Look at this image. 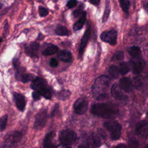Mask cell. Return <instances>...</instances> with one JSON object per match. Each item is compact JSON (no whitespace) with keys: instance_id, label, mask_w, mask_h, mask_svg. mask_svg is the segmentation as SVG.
Segmentation results:
<instances>
[{"instance_id":"cell-1","label":"cell","mask_w":148,"mask_h":148,"mask_svg":"<svg viewBox=\"0 0 148 148\" xmlns=\"http://www.w3.org/2000/svg\"><path fill=\"white\" fill-rule=\"evenodd\" d=\"M93 114L104 119H112L117 116L119 109L116 105L107 103H98L94 104L91 109Z\"/></svg>"},{"instance_id":"cell-2","label":"cell","mask_w":148,"mask_h":148,"mask_svg":"<svg viewBox=\"0 0 148 148\" xmlns=\"http://www.w3.org/2000/svg\"><path fill=\"white\" fill-rule=\"evenodd\" d=\"M110 79L107 76H101L98 77L94 82L92 86V92L97 100L104 99L107 95V91L109 84Z\"/></svg>"},{"instance_id":"cell-3","label":"cell","mask_w":148,"mask_h":148,"mask_svg":"<svg viewBox=\"0 0 148 148\" xmlns=\"http://www.w3.org/2000/svg\"><path fill=\"white\" fill-rule=\"evenodd\" d=\"M31 87L35 92L43 96L46 99H49L52 97L53 90L49 86L45 79L37 77L31 84Z\"/></svg>"},{"instance_id":"cell-4","label":"cell","mask_w":148,"mask_h":148,"mask_svg":"<svg viewBox=\"0 0 148 148\" xmlns=\"http://www.w3.org/2000/svg\"><path fill=\"white\" fill-rule=\"evenodd\" d=\"M104 127L110 132V137L112 140H117L120 138L121 132V127L116 121H109L103 123Z\"/></svg>"},{"instance_id":"cell-5","label":"cell","mask_w":148,"mask_h":148,"mask_svg":"<svg viewBox=\"0 0 148 148\" xmlns=\"http://www.w3.org/2000/svg\"><path fill=\"white\" fill-rule=\"evenodd\" d=\"M77 139L76 133L70 130H62L59 135L61 143L65 146H68L74 143Z\"/></svg>"},{"instance_id":"cell-6","label":"cell","mask_w":148,"mask_h":148,"mask_svg":"<svg viewBox=\"0 0 148 148\" xmlns=\"http://www.w3.org/2000/svg\"><path fill=\"white\" fill-rule=\"evenodd\" d=\"M22 136V134L18 131H14L9 133L5 139L4 146L10 148L21 140Z\"/></svg>"},{"instance_id":"cell-7","label":"cell","mask_w":148,"mask_h":148,"mask_svg":"<svg viewBox=\"0 0 148 148\" xmlns=\"http://www.w3.org/2000/svg\"><path fill=\"white\" fill-rule=\"evenodd\" d=\"M47 111L46 110H41L38 112L35 117L34 124V128L36 130H42L45 125L47 120Z\"/></svg>"},{"instance_id":"cell-8","label":"cell","mask_w":148,"mask_h":148,"mask_svg":"<svg viewBox=\"0 0 148 148\" xmlns=\"http://www.w3.org/2000/svg\"><path fill=\"white\" fill-rule=\"evenodd\" d=\"M88 108V101L85 97H80L76 100L73 105V109L77 114H83Z\"/></svg>"},{"instance_id":"cell-9","label":"cell","mask_w":148,"mask_h":148,"mask_svg":"<svg viewBox=\"0 0 148 148\" xmlns=\"http://www.w3.org/2000/svg\"><path fill=\"white\" fill-rule=\"evenodd\" d=\"M100 38L102 41L111 45H114L117 42V32L114 29L104 31L101 34Z\"/></svg>"},{"instance_id":"cell-10","label":"cell","mask_w":148,"mask_h":148,"mask_svg":"<svg viewBox=\"0 0 148 148\" xmlns=\"http://www.w3.org/2000/svg\"><path fill=\"white\" fill-rule=\"evenodd\" d=\"M40 44L36 42H32L25 46V54L32 58L37 57L39 50Z\"/></svg>"},{"instance_id":"cell-11","label":"cell","mask_w":148,"mask_h":148,"mask_svg":"<svg viewBox=\"0 0 148 148\" xmlns=\"http://www.w3.org/2000/svg\"><path fill=\"white\" fill-rule=\"evenodd\" d=\"M136 134L142 137H146L148 135V123L145 120L139 121L135 127Z\"/></svg>"},{"instance_id":"cell-12","label":"cell","mask_w":148,"mask_h":148,"mask_svg":"<svg viewBox=\"0 0 148 148\" xmlns=\"http://www.w3.org/2000/svg\"><path fill=\"white\" fill-rule=\"evenodd\" d=\"M13 99L14 100L17 108L21 112H23L25 109L26 101L24 97L20 93L14 92Z\"/></svg>"},{"instance_id":"cell-13","label":"cell","mask_w":148,"mask_h":148,"mask_svg":"<svg viewBox=\"0 0 148 148\" xmlns=\"http://www.w3.org/2000/svg\"><path fill=\"white\" fill-rule=\"evenodd\" d=\"M110 93L112 97L117 100L123 101L127 99V97L123 93L120 87L116 84H114L112 86Z\"/></svg>"},{"instance_id":"cell-14","label":"cell","mask_w":148,"mask_h":148,"mask_svg":"<svg viewBox=\"0 0 148 148\" xmlns=\"http://www.w3.org/2000/svg\"><path fill=\"white\" fill-rule=\"evenodd\" d=\"M119 87L124 91L128 92L132 90V83L129 77H122L119 81Z\"/></svg>"},{"instance_id":"cell-15","label":"cell","mask_w":148,"mask_h":148,"mask_svg":"<svg viewBox=\"0 0 148 148\" xmlns=\"http://www.w3.org/2000/svg\"><path fill=\"white\" fill-rule=\"evenodd\" d=\"M90 36V28L88 27L80 41V43L79 46V56H82V55L83 54V53L87 45V43L88 40Z\"/></svg>"},{"instance_id":"cell-16","label":"cell","mask_w":148,"mask_h":148,"mask_svg":"<svg viewBox=\"0 0 148 148\" xmlns=\"http://www.w3.org/2000/svg\"><path fill=\"white\" fill-rule=\"evenodd\" d=\"M54 135V131H51L46 135L44 140V148H57L53 142Z\"/></svg>"},{"instance_id":"cell-17","label":"cell","mask_w":148,"mask_h":148,"mask_svg":"<svg viewBox=\"0 0 148 148\" xmlns=\"http://www.w3.org/2000/svg\"><path fill=\"white\" fill-rule=\"evenodd\" d=\"M58 58L65 62H71L72 61V56L70 51L65 50H60L57 54Z\"/></svg>"},{"instance_id":"cell-18","label":"cell","mask_w":148,"mask_h":148,"mask_svg":"<svg viewBox=\"0 0 148 148\" xmlns=\"http://www.w3.org/2000/svg\"><path fill=\"white\" fill-rule=\"evenodd\" d=\"M58 51V47L57 46L51 44V43H46L45 44V46L42 50V54L43 56H49L56 53Z\"/></svg>"},{"instance_id":"cell-19","label":"cell","mask_w":148,"mask_h":148,"mask_svg":"<svg viewBox=\"0 0 148 148\" xmlns=\"http://www.w3.org/2000/svg\"><path fill=\"white\" fill-rule=\"evenodd\" d=\"M86 15H87L86 12H83L79 20L73 24V29L75 31L80 30V29L82 28V27L84 25V24L86 22Z\"/></svg>"},{"instance_id":"cell-20","label":"cell","mask_w":148,"mask_h":148,"mask_svg":"<svg viewBox=\"0 0 148 148\" xmlns=\"http://www.w3.org/2000/svg\"><path fill=\"white\" fill-rule=\"evenodd\" d=\"M144 68V62L143 61L138 59L132 62V70L135 73H140Z\"/></svg>"},{"instance_id":"cell-21","label":"cell","mask_w":148,"mask_h":148,"mask_svg":"<svg viewBox=\"0 0 148 148\" xmlns=\"http://www.w3.org/2000/svg\"><path fill=\"white\" fill-rule=\"evenodd\" d=\"M36 76L31 73H25V72L22 73L17 79L19 80L23 83H26L28 82H32L35 79H36Z\"/></svg>"},{"instance_id":"cell-22","label":"cell","mask_w":148,"mask_h":148,"mask_svg":"<svg viewBox=\"0 0 148 148\" xmlns=\"http://www.w3.org/2000/svg\"><path fill=\"white\" fill-rule=\"evenodd\" d=\"M128 52L130 56L134 59H139L141 56V50L139 47L137 46H132L131 47L129 50Z\"/></svg>"},{"instance_id":"cell-23","label":"cell","mask_w":148,"mask_h":148,"mask_svg":"<svg viewBox=\"0 0 148 148\" xmlns=\"http://www.w3.org/2000/svg\"><path fill=\"white\" fill-rule=\"evenodd\" d=\"M55 34L59 36H68L70 34L69 30L64 26L58 25L55 29Z\"/></svg>"},{"instance_id":"cell-24","label":"cell","mask_w":148,"mask_h":148,"mask_svg":"<svg viewBox=\"0 0 148 148\" xmlns=\"http://www.w3.org/2000/svg\"><path fill=\"white\" fill-rule=\"evenodd\" d=\"M70 95H71V92L69 91L66 90H62L59 91L58 92H57L56 96L58 99L62 100V101H65L68 98H69Z\"/></svg>"},{"instance_id":"cell-25","label":"cell","mask_w":148,"mask_h":148,"mask_svg":"<svg viewBox=\"0 0 148 148\" xmlns=\"http://www.w3.org/2000/svg\"><path fill=\"white\" fill-rule=\"evenodd\" d=\"M109 73L114 79H117L119 76V68L116 66H111L109 69Z\"/></svg>"},{"instance_id":"cell-26","label":"cell","mask_w":148,"mask_h":148,"mask_svg":"<svg viewBox=\"0 0 148 148\" xmlns=\"http://www.w3.org/2000/svg\"><path fill=\"white\" fill-rule=\"evenodd\" d=\"M110 11V8L109 1H106V5H105V11H104L103 15V17H102V22L103 23L105 22L108 20V18L109 16Z\"/></svg>"},{"instance_id":"cell-27","label":"cell","mask_w":148,"mask_h":148,"mask_svg":"<svg viewBox=\"0 0 148 148\" xmlns=\"http://www.w3.org/2000/svg\"><path fill=\"white\" fill-rule=\"evenodd\" d=\"M119 3H120V7L121 8L123 11L124 13L128 14V9H129L130 5V1H127V0H120Z\"/></svg>"},{"instance_id":"cell-28","label":"cell","mask_w":148,"mask_h":148,"mask_svg":"<svg viewBox=\"0 0 148 148\" xmlns=\"http://www.w3.org/2000/svg\"><path fill=\"white\" fill-rule=\"evenodd\" d=\"M118 68L119 70V72L121 75H125L130 71V68H129L128 64L124 62H121L119 64V68Z\"/></svg>"},{"instance_id":"cell-29","label":"cell","mask_w":148,"mask_h":148,"mask_svg":"<svg viewBox=\"0 0 148 148\" xmlns=\"http://www.w3.org/2000/svg\"><path fill=\"white\" fill-rule=\"evenodd\" d=\"M8 116L7 114L3 115L0 118V131H3L6 127Z\"/></svg>"},{"instance_id":"cell-30","label":"cell","mask_w":148,"mask_h":148,"mask_svg":"<svg viewBox=\"0 0 148 148\" xmlns=\"http://www.w3.org/2000/svg\"><path fill=\"white\" fill-rule=\"evenodd\" d=\"M124 59V53L122 51H117L114 53L111 60L112 61H121Z\"/></svg>"},{"instance_id":"cell-31","label":"cell","mask_w":148,"mask_h":148,"mask_svg":"<svg viewBox=\"0 0 148 148\" xmlns=\"http://www.w3.org/2000/svg\"><path fill=\"white\" fill-rule=\"evenodd\" d=\"M92 136V140L94 143L95 147H98L101 145V139L100 136L96 134L92 133L91 135Z\"/></svg>"},{"instance_id":"cell-32","label":"cell","mask_w":148,"mask_h":148,"mask_svg":"<svg viewBox=\"0 0 148 148\" xmlns=\"http://www.w3.org/2000/svg\"><path fill=\"white\" fill-rule=\"evenodd\" d=\"M38 12H39V14L40 16L42 17H44L46 16L49 13L48 10L46 8H45L44 7H42V6H39V7Z\"/></svg>"},{"instance_id":"cell-33","label":"cell","mask_w":148,"mask_h":148,"mask_svg":"<svg viewBox=\"0 0 148 148\" xmlns=\"http://www.w3.org/2000/svg\"><path fill=\"white\" fill-rule=\"evenodd\" d=\"M139 146V142L135 139H131L128 142L129 148H138Z\"/></svg>"},{"instance_id":"cell-34","label":"cell","mask_w":148,"mask_h":148,"mask_svg":"<svg viewBox=\"0 0 148 148\" xmlns=\"http://www.w3.org/2000/svg\"><path fill=\"white\" fill-rule=\"evenodd\" d=\"M82 5H83V4H82V5H80V7H79L77 9H76V10H75V11L73 12L72 15H73V16L75 18H77V17H79L80 14H82V11H83V6Z\"/></svg>"},{"instance_id":"cell-35","label":"cell","mask_w":148,"mask_h":148,"mask_svg":"<svg viewBox=\"0 0 148 148\" xmlns=\"http://www.w3.org/2000/svg\"><path fill=\"white\" fill-rule=\"evenodd\" d=\"M49 64L50 65L53 67V68H56L58 65V62L57 61V60L54 58H52L50 59V62H49Z\"/></svg>"},{"instance_id":"cell-36","label":"cell","mask_w":148,"mask_h":148,"mask_svg":"<svg viewBox=\"0 0 148 148\" xmlns=\"http://www.w3.org/2000/svg\"><path fill=\"white\" fill-rule=\"evenodd\" d=\"M77 4V1L75 0H71V1H69L67 3H66V6L68 8H73V7H75Z\"/></svg>"},{"instance_id":"cell-37","label":"cell","mask_w":148,"mask_h":148,"mask_svg":"<svg viewBox=\"0 0 148 148\" xmlns=\"http://www.w3.org/2000/svg\"><path fill=\"white\" fill-rule=\"evenodd\" d=\"M32 96L34 99H35V100H39L40 99V95L35 91H34L32 92Z\"/></svg>"},{"instance_id":"cell-38","label":"cell","mask_w":148,"mask_h":148,"mask_svg":"<svg viewBox=\"0 0 148 148\" xmlns=\"http://www.w3.org/2000/svg\"><path fill=\"white\" fill-rule=\"evenodd\" d=\"M134 81H135V82H134V85H135V86L136 87H139L140 86V85H141L140 83H141V80H140L138 77L135 78Z\"/></svg>"},{"instance_id":"cell-39","label":"cell","mask_w":148,"mask_h":148,"mask_svg":"<svg viewBox=\"0 0 148 148\" xmlns=\"http://www.w3.org/2000/svg\"><path fill=\"white\" fill-rule=\"evenodd\" d=\"M58 108H59L58 104H56V105H54V107L53 110V111H52V112H51V117L54 116L56 114V113H57V112L58 110Z\"/></svg>"},{"instance_id":"cell-40","label":"cell","mask_w":148,"mask_h":148,"mask_svg":"<svg viewBox=\"0 0 148 148\" xmlns=\"http://www.w3.org/2000/svg\"><path fill=\"white\" fill-rule=\"evenodd\" d=\"M13 66L14 67V68H17V67L19 66L20 65V62L19 60L18 59H14L13 61Z\"/></svg>"},{"instance_id":"cell-41","label":"cell","mask_w":148,"mask_h":148,"mask_svg":"<svg viewBox=\"0 0 148 148\" xmlns=\"http://www.w3.org/2000/svg\"><path fill=\"white\" fill-rule=\"evenodd\" d=\"M8 23H7V21H6V24H5V26H4V32H3V34L5 35V34H6L7 33V32H8Z\"/></svg>"},{"instance_id":"cell-42","label":"cell","mask_w":148,"mask_h":148,"mask_svg":"<svg viewBox=\"0 0 148 148\" xmlns=\"http://www.w3.org/2000/svg\"><path fill=\"white\" fill-rule=\"evenodd\" d=\"M91 3L93 4V5H97L100 2V1H98V0H94V1H89Z\"/></svg>"},{"instance_id":"cell-43","label":"cell","mask_w":148,"mask_h":148,"mask_svg":"<svg viewBox=\"0 0 148 148\" xmlns=\"http://www.w3.org/2000/svg\"><path fill=\"white\" fill-rule=\"evenodd\" d=\"M114 148H125V146L124 145H123V144H120V145H117L116 147H115Z\"/></svg>"},{"instance_id":"cell-44","label":"cell","mask_w":148,"mask_h":148,"mask_svg":"<svg viewBox=\"0 0 148 148\" xmlns=\"http://www.w3.org/2000/svg\"><path fill=\"white\" fill-rule=\"evenodd\" d=\"M2 5H2V3L0 2V9L2 8Z\"/></svg>"},{"instance_id":"cell-45","label":"cell","mask_w":148,"mask_h":148,"mask_svg":"<svg viewBox=\"0 0 148 148\" xmlns=\"http://www.w3.org/2000/svg\"><path fill=\"white\" fill-rule=\"evenodd\" d=\"M2 38H0V43L2 42Z\"/></svg>"},{"instance_id":"cell-46","label":"cell","mask_w":148,"mask_h":148,"mask_svg":"<svg viewBox=\"0 0 148 148\" xmlns=\"http://www.w3.org/2000/svg\"><path fill=\"white\" fill-rule=\"evenodd\" d=\"M2 148H9V147H6V146H5L3 145V146L2 147Z\"/></svg>"},{"instance_id":"cell-47","label":"cell","mask_w":148,"mask_h":148,"mask_svg":"<svg viewBox=\"0 0 148 148\" xmlns=\"http://www.w3.org/2000/svg\"><path fill=\"white\" fill-rule=\"evenodd\" d=\"M147 7H148V3H147Z\"/></svg>"},{"instance_id":"cell-48","label":"cell","mask_w":148,"mask_h":148,"mask_svg":"<svg viewBox=\"0 0 148 148\" xmlns=\"http://www.w3.org/2000/svg\"><path fill=\"white\" fill-rule=\"evenodd\" d=\"M147 114H148V112H147Z\"/></svg>"}]
</instances>
